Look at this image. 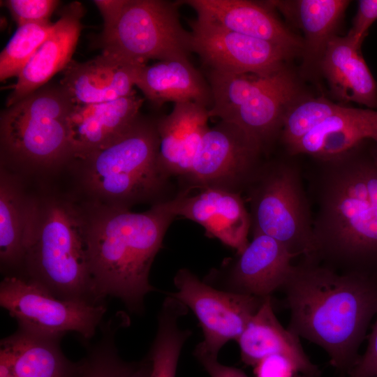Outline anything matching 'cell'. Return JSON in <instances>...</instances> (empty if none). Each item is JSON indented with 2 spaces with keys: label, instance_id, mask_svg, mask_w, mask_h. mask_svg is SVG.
<instances>
[{
  "label": "cell",
  "instance_id": "obj_1",
  "mask_svg": "<svg viewBox=\"0 0 377 377\" xmlns=\"http://www.w3.org/2000/svg\"><path fill=\"white\" fill-rule=\"evenodd\" d=\"M303 168L313 212L312 258L340 272L377 275V147L365 140Z\"/></svg>",
  "mask_w": 377,
  "mask_h": 377
},
{
  "label": "cell",
  "instance_id": "obj_2",
  "mask_svg": "<svg viewBox=\"0 0 377 377\" xmlns=\"http://www.w3.org/2000/svg\"><path fill=\"white\" fill-rule=\"evenodd\" d=\"M281 290L288 329L324 349L340 377H348L377 313V275L340 272L302 257Z\"/></svg>",
  "mask_w": 377,
  "mask_h": 377
},
{
  "label": "cell",
  "instance_id": "obj_3",
  "mask_svg": "<svg viewBox=\"0 0 377 377\" xmlns=\"http://www.w3.org/2000/svg\"><path fill=\"white\" fill-rule=\"evenodd\" d=\"M86 212L87 250L99 297H115L142 314L145 297L156 290L149 282L151 265L175 217L167 200L142 213L96 202Z\"/></svg>",
  "mask_w": 377,
  "mask_h": 377
},
{
  "label": "cell",
  "instance_id": "obj_4",
  "mask_svg": "<svg viewBox=\"0 0 377 377\" xmlns=\"http://www.w3.org/2000/svg\"><path fill=\"white\" fill-rule=\"evenodd\" d=\"M87 212L54 197L27 199L22 276L68 300L104 303L91 276Z\"/></svg>",
  "mask_w": 377,
  "mask_h": 377
},
{
  "label": "cell",
  "instance_id": "obj_5",
  "mask_svg": "<svg viewBox=\"0 0 377 377\" xmlns=\"http://www.w3.org/2000/svg\"><path fill=\"white\" fill-rule=\"evenodd\" d=\"M158 152L157 121L140 116L115 140L75 160L82 165L83 184L94 202L128 208L163 188L168 177Z\"/></svg>",
  "mask_w": 377,
  "mask_h": 377
},
{
  "label": "cell",
  "instance_id": "obj_6",
  "mask_svg": "<svg viewBox=\"0 0 377 377\" xmlns=\"http://www.w3.org/2000/svg\"><path fill=\"white\" fill-rule=\"evenodd\" d=\"M75 105L59 84H45L0 115L1 161L49 168L73 160L68 118Z\"/></svg>",
  "mask_w": 377,
  "mask_h": 377
},
{
  "label": "cell",
  "instance_id": "obj_7",
  "mask_svg": "<svg viewBox=\"0 0 377 377\" xmlns=\"http://www.w3.org/2000/svg\"><path fill=\"white\" fill-rule=\"evenodd\" d=\"M296 157L286 153L285 157L263 163L247 188L251 229L253 236H269L296 256L311 257L313 215L303 166Z\"/></svg>",
  "mask_w": 377,
  "mask_h": 377
},
{
  "label": "cell",
  "instance_id": "obj_8",
  "mask_svg": "<svg viewBox=\"0 0 377 377\" xmlns=\"http://www.w3.org/2000/svg\"><path fill=\"white\" fill-rule=\"evenodd\" d=\"M180 3L163 0H126L114 24L100 36L102 52L128 61L188 58L191 33L182 26Z\"/></svg>",
  "mask_w": 377,
  "mask_h": 377
},
{
  "label": "cell",
  "instance_id": "obj_9",
  "mask_svg": "<svg viewBox=\"0 0 377 377\" xmlns=\"http://www.w3.org/2000/svg\"><path fill=\"white\" fill-rule=\"evenodd\" d=\"M298 93L297 82L286 68L268 75H235L225 84L223 108L216 117L239 127L266 153L279 139L285 112Z\"/></svg>",
  "mask_w": 377,
  "mask_h": 377
},
{
  "label": "cell",
  "instance_id": "obj_10",
  "mask_svg": "<svg viewBox=\"0 0 377 377\" xmlns=\"http://www.w3.org/2000/svg\"><path fill=\"white\" fill-rule=\"evenodd\" d=\"M0 305L18 327L62 339L74 332L89 340L103 323L104 303L92 304L59 299L18 276H6L0 283Z\"/></svg>",
  "mask_w": 377,
  "mask_h": 377
},
{
  "label": "cell",
  "instance_id": "obj_11",
  "mask_svg": "<svg viewBox=\"0 0 377 377\" xmlns=\"http://www.w3.org/2000/svg\"><path fill=\"white\" fill-rule=\"evenodd\" d=\"M173 282L176 291L168 294L194 313L202 330L194 352L215 357L228 341H237L267 298L216 288L187 268L179 269Z\"/></svg>",
  "mask_w": 377,
  "mask_h": 377
},
{
  "label": "cell",
  "instance_id": "obj_12",
  "mask_svg": "<svg viewBox=\"0 0 377 377\" xmlns=\"http://www.w3.org/2000/svg\"><path fill=\"white\" fill-rule=\"evenodd\" d=\"M263 154L262 146L242 129L221 120L205 133L186 178L194 188L240 193L256 178Z\"/></svg>",
  "mask_w": 377,
  "mask_h": 377
},
{
  "label": "cell",
  "instance_id": "obj_13",
  "mask_svg": "<svg viewBox=\"0 0 377 377\" xmlns=\"http://www.w3.org/2000/svg\"><path fill=\"white\" fill-rule=\"evenodd\" d=\"M191 51L209 70L222 73L268 75L285 68L290 53L269 41L196 18L190 23Z\"/></svg>",
  "mask_w": 377,
  "mask_h": 377
},
{
  "label": "cell",
  "instance_id": "obj_14",
  "mask_svg": "<svg viewBox=\"0 0 377 377\" xmlns=\"http://www.w3.org/2000/svg\"><path fill=\"white\" fill-rule=\"evenodd\" d=\"M295 257L276 239L253 235L226 273L204 281L221 290L265 299L282 289Z\"/></svg>",
  "mask_w": 377,
  "mask_h": 377
},
{
  "label": "cell",
  "instance_id": "obj_15",
  "mask_svg": "<svg viewBox=\"0 0 377 377\" xmlns=\"http://www.w3.org/2000/svg\"><path fill=\"white\" fill-rule=\"evenodd\" d=\"M186 189L167 200L175 216H181L202 226L212 237L242 253L249 244L251 216L237 193L217 188H203L195 195Z\"/></svg>",
  "mask_w": 377,
  "mask_h": 377
},
{
  "label": "cell",
  "instance_id": "obj_16",
  "mask_svg": "<svg viewBox=\"0 0 377 377\" xmlns=\"http://www.w3.org/2000/svg\"><path fill=\"white\" fill-rule=\"evenodd\" d=\"M191 6L197 18L232 31L274 43L291 55L302 52L303 39L278 19L267 1L246 0H181Z\"/></svg>",
  "mask_w": 377,
  "mask_h": 377
},
{
  "label": "cell",
  "instance_id": "obj_17",
  "mask_svg": "<svg viewBox=\"0 0 377 377\" xmlns=\"http://www.w3.org/2000/svg\"><path fill=\"white\" fill-rule=\"evenodd\" d=\"M142 65L102 52L85 62L72 60L59 84L75 105L109 102L135 94L133 87Z\"/></svg>",
  "mask_w": 377,
  "mask_h": 377
},
{
  "label": "cell",
  "instance_id": "obj_18",
  "mask_svg": "<svg viewBox=\"0 0 377 377\" xmlns=\"http://www.w3.org/2000/svg\"><path fill=\"white\" fill-rule=\"evenodd\" d=\"M84 13V7L77 1L64 8L49 36L17 76L6 106L45 86L55 74L67 67L80 35Z\"/></svg>",
  "mask_w": 377,
  "mask_h": 377
},
{
  "label": "cell",
  "instance_id": "obj_19",
  "mask_svg": "<svg viewBox=\"0 0 377 377\" xmlns=\"http://www.w3.org/2000/svg\"><path fill=\"white\" fill-rule=\"evenodd\" d=\"M144 99L135 94L114 101L75 105L68 118L73 160L109 145L137 121Z\"/></svg>",
  "mask_w": 377,
  "mask_h": 377
},
{
  "label": "cell",
  "instance_id": "obj_20",
  "mask_svg": "<svg viewBox=\"0 0 377 377\" xmlns=\"http://www.w3.org/2000/svg\"><path fill=\"white\" fill-rule=\"evenodd\" d=\"M242 361L255 367L270 356L286 359L302 377H320L318 367L305 353L300 337L277 319L272 297H267L236 341Z\"/></svg>",
  "mask_w": 377,
  "mask_h": 377
},
{
  "label": "cell",
  "instance_id": "obj_21",
  "mask_svg": "<svg viewBox=\"0 0 377 377\" xmlns=\"http://www.w3.org/2000/svg\"><path fill=\"white\" fill-rule=\"evenodd\" d=\"M209 117L206 107L186 102L175 103L169 114L157 120L158 162L168 177L188 174L209 128Z\"/></svg>",
  "mask_w": 377,
  "mask_h": 377
},
{
  "label": "cell",
  "instance_id": "obj_22",
  "mask_svg": "<svg viewBox=\"0 0 377 377\" xmlns=\"http://www.w3.org/2000/svg\"><path fill=\"white\" fill-rule=\"evenodd\" d=\"M365 140L377 147V110L342 106L285 151L291 156L326 158Z\"/></svg>",
  "mask_w": 377,
  "mask_h": 377
},
{
  "label": "cell",
  "instance_id": "obj_23",
  "mask_svg": "<svg viewBox=\"0 0 377 377\" xmlns=\"http://www.w3.org/2000/svg\"><path fill=\"white\" fill-rule=\"evenodd\" d=\"M361 47L348 35L333 36L327 45L319 69L335 98L374 109L377 108V84Z\"/></svg>",
  "mask_w": 377,
  "mask_h": 377
},
{
  "label": "cell",
  "instance_id": "obj_24",
  "mask_svg": "<svg viewBox=\"0 0 377 377\" xmlns=\"http://www.w3.org/2000/svg\"><path fill=\"white\" fill-rule=\"evenodd\" d=\"M135 86L148 101L158 107L167 102H193L209 109L212 104L208 81H205L188 58L142 65Z\"/></svg>",
  "mask_w": 377,
  "mask_h": 377
},
{
  "label": "cell",
  "instance_id": "obj_25",
  "mask_svg": "<svg viewBox=\"0 0 377 377\" xmlns=\"http://www.w3.org/2000/svg\"><path fill=\"white\" fill-rule=\"evenodd\" d=\"M61 340L18 327L1 340L0 347L9 353L19 377H80L82 360L75 362L66 357Z\"/></svg>",
  "mask_w": 377,
  "mask_h": 377
},
{
  "label": "cell",
  "instance_id": "obj_26",
  "mask_svg": "<svg viewBox=\"0 0 377 377\" xmlns=\"http://www.w3.org/2000/svg\"><path fill=\"white\" fill-rule=\"evenodd\" d=\"M350 2L346 0L267 1L271 7L279 10L303 31L302 66L306 70L316 66L319 68L327 45L335 36L334 31Z\"/></svg>",
  "mask_w": 377,
  "mask_h": 377
},
{
  "label": "cell",
  "instance_id": "obj_27",
  "mask_svg": "<svg viewBox=\"0 0 377 377\" xmlns=\"http://www.w3.org/2000/svg\"><path fill=\"white\" fill-rule=\"evenodd\" d=\"M188 309L180 301L167 295L157 316V328L147 354L149 377H175L182 348L191 332L179 325Z\"/></svg>",
  "mask_w": 377,
  "mask_h": 377
},
{
  "label": "cell",
  "instance_id": "obj_28",
  "mask_svg": "<svg viewBox=\"0 0 377 377\" xmlns=\"http://www.w3.org/2000/svg\"><path fill=\"white\" fill-rule=\"evenodd\" d=\"M27 199L19 184L1 167L0 260L1 267L23 266L24 233Z\"/></svg>",
  "mask_w": 377,
  "mask_h": 377
},
{
  "label": "cell",
  "instance_id": "obj_29",
  "mask_svg": "<svg viewBox=\"0 0 377 377\" xmlns=\"http://www.w3.org/2000/svg\"><path fill=\"white\" fill-rule=\"evenodd\" d=\"M128 318L121 312L103 323L99 341L82 359L80 377H127L132 372L136 363L124 361L116 345L117 333L129 323Z\"/></svg>",
  "mask_w": 377,
  "mask_h": 377
},
{
  "label": "cell",
  "instance_id": "obj_30",
  "mask_svg": "<svg viewBox=\"0 0 377 377\" xmlns=\"http://www.w3.org/2000/svg\"><path fill=\"white\" fill-rule=\"evenodd\" d=\"M341 107L322 97L295 99L288 107L283 118L279 140L285 149Z\"/></svg>",
  "mask_w": 377,
  "mask_h": 377
},
{
  "label": "cell",
  "instance_id": "obj_31",
  "mask_svg": "<svg viewBox=\"0 0 377 377\" xmlns=\"http://www.w3.org/2000/svg\"><path fill=\"white\" fill-rule=\"evenodd\" d=\"M54 24V23H53ZM53 24L19 26L0 54V80L17 77L51 33Z\"/></svg>",
  "mask_w": 377,
  "mask_h": 377
},
{
  "label": "cell",
  "instance_id": "obj_32",
  "mask_svg": "<svg viewBox=\"0 0 377 377\" xmlns=\"http://www.w3.org/2000/svg\"><path fill=\"white\" fill-rule=\"evenodd\" d=\"M59 2L57 0H6L3 3L19 27L31 23H50V18Z\"/></svg>",
  "mask_w": 377,
  "mask_h": 377
},
{
  "label": "cell",
  "instance_id": "obj_33",
  "mask_svg": "<svg viewBox=\"0 0 377 377\" xmlns=\"http://www.w3.org/2000/svg\"><path fill=\"white\" fill-rule=\"evenodd\" d=\"M377 20V0H360L353 27L348 33L357 44L362 45L368 30Z\"/></svg>",
  "mask_w": 377,
  "mask_h": 377
},
{
  "label": "cell",
  "instance_id": "obj_34",
  "mask_svg": "<svg viewBox=\"0 0 377 377\" xmlns=\"http://www.w3.org/2000/svg\"><path fill=\"white\" fill-rule=\"evenodd\" d=\"M377 316V313H376ZM377 375V316L364 353L360 357L348 377H373Z\"/></svg>",
  "mask_w": 377,
  "mask_h": 377
},
{
  "label": "cell",
  "instance_id": "obj_35",
  "mask_svg": "<svg viewBox=\"0 0 377 377\" xmlns=\"http://www.w3.org/2000/svg\"><path fill=\"white\" fill-rule=\"evenodd\" d=\"M254 367L256 377H293L299 374L289 361L276 355L262 360Z\"/></svg>",
  "mask_w": 377,
  "mask_h": 377
},
{
  "label": "cell",
  "instance_id": "obj_36",
  "mask_svg": "<svg viewBox=\"0 0 377 377\" xmlns=\"http://www.w3.org/2000/svg\"><path fill=\"white\" fill-rule=\"evenodd\" d=\"M193 355L210 377H248L239 369L221 364L217 357L198 352Z\"/></svg>",
  "mask_w": 377,
  "mask_h": 377
},
{
  "label": "cell",
  "instance_id": "obj_37",
  "mask_svg": "<svg viewBox=\"0 0 377 377\" xmlns=\"http://www.w3.org/2000/svg\"><path fill=\"white\" fill-rule=\"evenodd\" d=\"M103 20V31L108 29L117 19L126 0H95Z\"/></svg>",
  "mask_w": 377,
  "mask_h": 377
},
{
  "label": "cell",
  "instance_id": "obj_38",
  "mask_svg": "<svg viewBox=\"0 0 377 377\" xmlns=\"http://www.w3.org/2000/svg\"><path fill=\"white\" fill-rule=\"evenodd\" d=\"M149 362L146 357L141 362H137L134 369L127 377H149Z\"/></svg>",
  "mask_w": 377,
  "mask_h": 377
},
{
  "label": "cell",
  "instance_id": "obj_39",
  "mask_svg": "<svg viewBox=\"0 0 377 377\" xmlns=\"http://www.w3.org/2000/svg\"><path fill=\"white\" fill-rule=\"evenodd\" d=\"M5 377H19L18 376H17L14 372L7 375Z\"/></svg>",
  "mask_w": 377,
  "mask_h": 377
},
{
  "label": "cell",
  "instance_id": "obj_40",
  "mask_svg": "<svg viewBox=\"0 0 377 377\" xmlns=\"http://www.w3.org/2000/svg\"><path fill=\"white\" fill-rule=\"evenodd\" d=\"M373 377H377V375H376V376H373Z\"/></svg>",
  "mask_w": 377,
  "mask_h": 377
}]
</instances>
